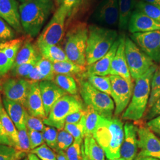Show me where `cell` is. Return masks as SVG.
Returning <instances> with one entry per match:
<instances>
[{"label": "cell", "mask_w": 160, "mask_h": 160, "mask_svg": "<svg viewBox=\"0 0 160 160\" xmlns=\"http://www.w3.org/2000/svg\"><path fill=\"white\" fill-rule=\"evenodd\" d=\"M157 68L155 64L144 74L135 81L131 100L122 115L123 119L135 122L143 118L147 109L150 96L151 81Z\"/></svg>", "instance_id": "cell-3"}, {"label": "cell", "mask_w": 160, "mask_h": 160, "mask_svg": "<svg viewBox=\"0 0 160 160\" xmlns=\"http://www.w3.org/2000/svg\"><path fill=\"white\" fill-rule=\"evenodd\" d=\"M147 125L151 129H157L160 131V116L148 121Z\"/></svg>", "instance_id": "cell-51"}, {"label": "cell", "mask_w": 160, "mask_h": 160, "mask_svg": "<svg viewBox=\"0 0 160 160\" xmlns=\"http://www.w3.org/2000/svg\"><path fill=\"white\" fill-rule=\"evenodd\" d=\"M36 66L39 69L40 74L43 77L44 80L53 81L55 74L52 62L40 55L36 63Z\"/></svg>", "instance_id": "cell-34"}, {"label": "cell", "mask_w": 160, "mask_h": 160, "mask_svg": "<svg viewBox=\"0 0 160 160\" xmlns=\"http://www.w3.org/2000/svg\"><path fill=\"white\" fill-rule=\"evenodd\" d=\"M31 150L36 148L45 143L43 133L41 132L28 129Z\"/></svg>", "instance_id": "cell-46"}, {"label": "cell", "mask_w": 160, "mask_h": 160, "mask_svg": "<svg viewBox=\"0 0 160 160\" xmlns=\"http://www.w3.org/2000/svg\"><path fill=\"white\" fill-rule=\"evenodd\" d=\"M77 81L80 95L86 106L92 107L102 118H112L115 107L110 96L95 88L84 78Z\"/></svg>", "instance_id": "cell-5"}, {"label": "cell", "mask_w": 160, "mask_h": 160, "mask_svg": "<svg viewBox=\"0 0 160 160\" xmlns=\"http://www.w3.org/2000/svg\"><path fill=\"white\" fill-rule=\"evenodd\" d=\"M30 82L22 78H9L1 85L6 98L22 104L26 109Z\"/></svg>", "instance_id": "cell-13"}, {"label": "cell", "mask_w": 160, "mask_h": 160, "mask_svg": "<svg viewBox=\"0 0 160 160\" xmlns=\"http://www.w3.org/2000/svg\"><path fill=\"white\" fill-rule=\"evenodd\" d=\"M130 38L154 62H160V30L133 33Z\"/></svg>", "instance_id": "cell-12"}, {"label": "cell", "mask_w": 160, "mask_h": 160, "mask_svg": "<svg viewBox=\"0 0 160 160\" xmlns=\"http://www.w3.org/2000/svg\"><path fill=\"white\" fill-rule=\"evenodd\" d=\"M92 18L96 22L106 26L118 24V0H102L93 12Z\"/></svg>", "instance_id": "cell-14"}, {"label": "cell", "mask_w": 160, "mask_h": 160, "mask_svg": "<svg viewBox=\"0 0 160 160\" xmlns=\"http://www.w3.org/2000/svg\"><path fill=\"white\" fill-rule=\"evenodd\" d=\"M40 55L52 63L69 61L65 51L57 45H46L38 47Z\"/></svg>", "instance_id": "cell-27"}, {"label": "cell", "mask_w": 160, "mask_h": 160, "mask_svg": "<svg viewBox=\"0 0 160 160\" xmlns=\"http://www.w3.org/2000/svg\"><path fill=\"white\" fill-rule=\"evenodd\" d=\"M134 160H160V159L151 157H148V156H143V155H137V157Z\"/></svg>", "instance_id": "cell-54"}, {"label": "cell", "mask_w": 160, "mask_h": 160, "mask_svg": "<svg viewBox=\"0 0 160 160\" xmlns=\"http://www.w3.org/2000/svg\"><path fill=\"white\" fill-rule=\"evenodd\" d=\"M92 137L103 149L107 159L120 157L124 128L120 119L114 117L106 119L100 116Z\"/></svg>", "instance_id": "cell-1"}, {"label": "cell", "mask_w": 160, "mask_h": 160, "mask_svg": "<svg viewBox=\"0 0 160 160\" xmlns=\"http://www.w3.org/2000/svg\"><path fill=\"white\" fill-rule=\"evenodd\" d=\"M27 78L29 80H31L32 82H39L44 81L43 77L40 74V71L39 70L37 66L36 65L33 70L30 72L29 75L28 76Z\"/></svg>", "instance_id": "cell-50"}, {"label": "cell", "mask_w": 160, "mask_h": 160, "mask_svg": "<svg viewBox=\"0 0 160 160\" xmlns=\"http://www.w3.org/2000/svg\"><path fill=\"white\" fill-rule=\"evenodd\" d=\"M159 116H160V97L150 108L147 109L144 114V120L149 121Z\"/></svg>", "instance_id": "cell-47"}, {"label": "cell", "mask_w": 160, "mask_h": 160, "mask_svg": "<svg viewBox=\"0 0 160 160\" xmlns=\"http://www.w3.org/2000/svg\"><path fill=\"white\" fill-rule=\"evenodd\" d=\"M135 9L142 12L155 21L160 23V7H159L140 0L137 1Z\"/></svg>", "instance_id": "cell-35"}, {"label": "cell", "mask_w": 160, "mask_h": 160, "mask_svg": "<svg viewBox=\"0 0 160 160\" xmlns=\"http://www.w3.org/2000/svg\"><path fill=\"white\" fill-rule=\"evenodd\" d=\"M23 38L15 39L0 43V50L3 52L7 57L13 63L16 60L17 53L23 43Z\"/></svg>", "instance_id": "cell-31"}, {"label": "cell", "mask_w": 160, "mask_h": 160, "mask_svg": "<svg viewBox=\"0 0 160 160\" xmlns=\"http://www.w3.org/2000/svg\"><path fill=\"white\" fill-rule=\"evenodd\" d=\"M24 154L12 147L0 144V160H20Z\"/></svg>", "instance_id": "cell-38"}, {"label": "cell", "mask_w": 160, "mask_h": 160, "mask_svg": "<svg viewBox=\"0 0 160 160\" xmlns=\"http://www.w3.org/2000/svg\"><path fill=\"white\" fill-rule=\"evenodd\" d=\"M85 109V136H93L100 116L90 106H86Z\"/></svg>", "instance_id": "cell-32"}, {"label": "cell", "mask_w": 160, "mask_h": 160, "mask_svg": "<svg viewBox=\"0 0 160 160\" xmlns=\"http://www.w3.org/2000/svg\"><path fill=\"white\" fill-rule=\"evenodd\" d=\"M137 128L138 145L140 152L138 155L148 156L160 160V139L152 130L145 125L143 120L134 122Z\"/></svg>", "instance_id": "cell-10"}, {"label": "cell", "mask_w": 160, "mask_h": 160, "mask_svg": "<svg viewBox=\"0 0 160 160\" xmlns=\"http://www.w3.org/2000/svg\"><path fill=\"white\" fill-rule=\"evenodd\" d=\"M40 55H41L38 53L34 46L30 42H26L18 52L12 68L24 63L37 61Z\"/></svg>", "instance_id": "cell-26"}, {"label": "cell", "mask_w": 160, "mask_h": 160, "mask_svg": "<svg viewBox=\"0 0 160 160\" xmlns=\"http://www.w3.org/2000/svg\"><path fill=\"white\" fill-rule=\"evenodd\" d=\"M22 160H28V159H27V158H25V159H23Z\"/></svg>", "instance_id": "cell-61"}, {"label": "cell", "mask_w": 160, "mask_h": 160, "mask_svg": "<svg viewBox=\"0 0 160 160\" xmlns=\"http://www.w3.org/2000/svg\"><path fill=\"white\" fill-rule=\"evenodd\" d=\"M39 87L47 118L52 108L58 100L68 94L59 87L52 81H42L39 82Z\"/></svg>", "instance_id": "cell-17"}, {"label": "cell", "mask_w": 160, "mask_h": 160, "mask_svg": "<svg viewBox=\"0 0 160 160\" xmlns=\"http://www.w3.org/2000/svg\"><path fill=\"white\" fill-rule=\"evenodd\" d=\"M111 81V95L115 109V116L120 115L130 103L133 90V83H129L118 75H109Z\"/></svg>", "instance_id": "cell-11"}, {"label": "cell", "mask_w": 160, "mask_h": 160, "mask_svg": "<svg viewBox=\"0 0 160 160\" xmlns=\"http://www.w3.org/2000/svg\"><path fill=\"white\" fill-rule=\"evenodd\" d=\"M28 160H41L37 155L30 152L28 155Z\"/></svg>", "instance_id": "cell-57"}, {"label": "cell", "mask_w": 160, "mask_h": 160, "mask_svg": "<svg viewBox=\"0 0 160 160\" xmlns=\"http://www.w3.org/2000/svg\"><path fill=\"white\" fill-rule=\"evenodd\" d=\"M118 34L114 29L97 25L88 26L87 42V66L95 63L106 55L118 39Z\"/></svg>", "instance_id": "cell-4"}, {"label": "cell", "mask_w": 160, "mask_h": 160, "mask_svg": "<svg viewBox=\"0 0 160 160\" xmlns=\"http://www.w3.org/2000/svg\"><path fill=\"white\" fill-rule=\"evenodd\" d=\"M137 0H118L119 22L118 27L120 30L128 29L132 13L135 10Z\"/></svg>", "instance_id": "cell-25"}, {"label": "cell", "mask_w": 160, "mask_h": 160, "mask_svg": "<svg viewBox=\"0 0 160 160\" xmlns=\"http://www.w3.org/2000/svg\"><path fill=\"white\" fill-rule=\"evenodd\" d=\"M0 144L8 145L16 149L18 146V130L1 102L0 103Z\"/></svg>", "instance_id": "cell-15"}, {"label": "cell", "mask_w": 160, "mask_h": 160, "mask_svg": "<svg viewBox=\"0 0 160 160\" xmlns=\"http://www.w3.org/2000/svg\"><path fill=\"white\" fill-rule=\"evenodd\" d=\"M57 160H68L65 152L63 151H58L57 152Z\"/></svg>", "instance_id": "cell-53"}, {"label": "cell", "mask_w": 160, "mask_h": 160, "mask_svg": "<svg viewBox=\"0 0 160 160\" xmlns=\"http://www.w3.org/2000/svg\"><path fill=\"white\" fill-rule=\"evenodd\" d=\"M29 114L44 119L46 118L42 98L40 92L39 82H31L27 99V107Z\"/></svg>", "instance_id": "cell-21"}, {"label": "cell", "mask_w": 160, "mask_h": 160, "mask_svg": "<svg viewBox=\"0 0 160 160\" xmlns=\"http://www.w3.org/2000/svg\"><path fill=\"white\" fill-rule=\"evenodd\" d=\"M81 98L77 95L67 94L55 103L47 118L43 121L48 126L61 131L64 129L66 118L69 115L84 109Z\"/></svg>", "instance_id": "cell-7"}, {"label": "cell", "mask_w": 160, "mask_h": 160, "mask_svg": "<svg viewBox=\"0 0 160 160\" xmlns=\"http://www.w3.org/2000/svg\"><path fill=\"white\" fill-rule=\"evenodd\" d=\"M46 126L43 123V120L40 118L33 116L30 114H28L26 119V128L29 130L36 131L42 132L44 131Z\"/></svg>", "instance_id": "cell-44"}, {"label": "cell", "mask_w": 160, "mask_h": 160, "mask_svg": "<svg viewBox=\"0 0 160 160\" xmlns=\"http://www.w3.org/2000/svg\"><path fill=\"white\" fill-rule=\"evenodd\" d=\"M125 52L130 74L134 81L155 65L154 61L129 37L125 38Z\"/></svg>", "instance_id": "cell-9"}, {"label": "cell", "mask_w": 160, "mask_h": 160, "mask_svg": "<svg viewBox=\"0 0 160 160\" xmlns=\"http://www.w3.org/2000/svg\"><path fill=\"white\" fill-rule=\"evenodd\" d=\"M83 78H86L92 87L98 90L109 96L111 95V81L109 75L99 76L94 75H84Z\"/></svg>", "instance_id": "cell-30"}, {"label": "cell", "mask_w": 160, "mask_h": 160, "mask_svg": "<svg viewBox=\"0 0 160 160\" xmlns=\"http://www.w3.org/2000/svg\"><path fill=\"white\" fill-rule=\"evenodd\" d=\"M45 142L55 152L58 151L57 145L58 133L56 128L52 126H46L42 132Z\"/></svg>", "instance_id": "cell-37"}, {"label": "cell", "mask_w": 160, "mask_h": 160, "mask_svg": "<svg viewBox=\"0 0 160 160\" xmlns=\"http://www.w3.org/2000/svg\"><path fill=\"white\" fill-rule=\"evenodd\" d=\"M4 107L17 130L26 128L28 112L22 104L7 98L3 99Z\"/></svg>", "instance_id": "cell-23"}, {"label": "cell", "mask_w": 160, "mask_h": 160, "mask_svg": "<svg viewBox=\"0 0 160 160\" xmlns=\"http://www.w3.org/2000/svg\"><path fill=\"white\" fill-rule=\"evenodd\" d=\"M38 61L29 63H24L16 67L12 68L13 74L17 77H23L27 78L30 72L36 65Z\"/></svg>", "instance_id": "cell-45"}, {"label": "cell", "mask_w": 160, "mask_h": 160, "mask_svg": "<svg viewBox=\"0 0 160 160\" xmlns=\"http://www.w3.org/2000/svg\"><path fill=\"white\" fill-rule=\"evenodd\" d=\"M19 7L17 0H0V17L14 30L21 32L23 28Z\"/></svg>", "instance_id": "cell-18"}, {"label": "cell", "mask_w": 160, "mask_h": 160, "mask_svg": "<svg viewBox=\"0 0 160 160\" xmlns=\"http://www.w3.org/2000/svg\"><path fill=\"white\" fill-rule=\"evenodd\" d=\"M137 128L131 122L124 126V138L120 148V157L125 160H133L137 155Z\"/></svg>", "instance_id": "cell-16"}, {"label": "cell", "mask_w": 160, "mask_h": 160, "mask_svg": "<svg viewBox=\"0 0 160 160\" xmlns=\"http://www.w3.org/2000/svg\"><path fill=\"white\" fill-rule=\"evenodd\" d=\"M141 1L160 7V0H141Z\"/></svg>", "instance_id": "cell-55"}, {"label": "cell", "mask_w": 160, "mask_h": 160, "mask_svg": "<svg viewBox=\"0 0 160 160\" xmlns=\"http://www.w3.org/2000/svg\"><path fill=\"white\" fill-rule=\"evenodd\" d=\"M160 97V67L155 71L151 81L150 96L149 98L147 109L150 108L157 100Z\"/></svg>", "instance_id": "cell-36"}, {"label": "cell", "mask_w": 160, "mask_h": 160, "mask_svg": "<svg viewBox=\"0 0 160 160\" xmlns=\"http://www.w3.org/2000/svg\"><path fill=\"white\" fill-rule=\"evenodd\" d=\"M88 36V26L85 23L76 24L68 32L65 50L69 60L82 66H87L86 48Z\"/></svg>", "instance_id": "cell-6"}, {"label": "cell", "mask_w": 160, "mask_h": 160, "mask_svg": "<svg viewBox=\"0 0 160 160\" xmlns=\"http://www.w3.org/2000/svg\"><path fill=\"white\" fill-rule=\"evenodd\" d=\"M18 1L22 2V3H24V2H26L27 1H31V0H18Z\"/></svg>", "instance_id": "cell-60"}, {"label": "cell", "mask_w": 160, "mask_h": 160, "mask_svg": "<svg viewBox=\"0 0 160 160\" xmlns=\"http://www.w3.org/2000/svg\"><path fill=\"white\" fill-rule=\"evenodd\" d=\"M73 137L68 132L62 129L58 134L57 145L58 151H66L74 142Z\"/></svg>", "instance_id": "cell-40"}, {"label": "cell", "mask_w": 160, "mask_h": 160, "mask_svg": "<svg viewBox=\"0 0 160 160\" xmlns=\"http://www.w3.org/2000/svg\"><path fill=\"white\" fill-rule=\"evenodd\" d=\"M14 63L7 57L5 53L0 50V75L6 74L12 68Z\"/></svg>", "instance_id": "cell-48"}, {"label": "cell", "mask_w": 160, "mask_h": 160, "mask_svg": "<svg viewBox=\"0 0 160 160\" xmlns=\"http://www.w3.org/2000/svg\"><path fill=\"white\" fill-rule=\"evenodd\" d=\"M81 151H82V160H92L85 153L83 143H82L81 145Z\"/></svg>", "instance_id": "cell-56"}, {"label": "cell", "mask_w": 160, "mask_h": 160, "mask_svg": "<svg viewBox=\"0 0 160 160\" xmlns=\"http://www.w3.org/2000/svg\"><path fill=\"white\" fill-rule=\"evenodd\" d=\"M69 12L62 4L55 12L51 20L40 33L38 40V47L57 45L62 39L65 24Z\"/></svg>", "instance_id": "cell-8"}, {"label": "cell", "mask_w": 160, "mask_h": 160, "mask_svg": "<svg viewBox=\"0 0 160 160\" xmlns=\"http://www.w3.org/2000/svg\"><path fill=\"white\" fill-rule=\"evenodd\" d=\"M53 81L68 94L77 95L79 88L73 77L67 75L57 74Z\"/></svg>", "instance_id": "cell-29"}, {"label": "cell", "mask_w": 160, "mask_h": 160, "mask_svg": "<svg viewBox=\"0 0 160 160\" xmlns=\"http://www.w3.org/2000/svg\"><path fill=\"white\" fill-rule=\"evenodd\" d=\"M83 145L85 153L91 160H105L103 149L92 136H85Z\"/></svg>", "instance_id": "cell-28"}, {"label": "cell", "mask_w": 160, "mask_h": 160, "mask_svg": "<svg viewBox=\"0 0 160 160\" xmlns=\"http://www.w3.org/2000/svg\"><path fill=\"white\" fill-rule=\"evenodd\" d=\"M107 160H124L123 158H121V157H119V158H111V159H107Z\"/></svg>", "instance_id": "cell-59"}, {"label": "cell", "mask_w": 160, "mask_h": 160, "mask_svg": "<svg viewBox=\"0 0 160 160\" xmlns=\"http://www.w3.org/2000/svg\"><path fill=\"white\" fill-rule=\"evenodd\" d=\"M78 0H62V5H63L69 12L71 11L72 8L76 4Z\"/></svg>", "instance_id": "cell-52"}, {"label": "cell", "mask_w": 160, "mask_h": 160, "mask_svg": "<svg viewBox=\"0 0 160 160\" xmlns=\"http://www.w3.org/2000/svg\"><path fill=\"white\" fill-rule=\"evenodd\" d=\"M85 114H86V109L84 108L69 115L66 118L65 124L77 123L85 116Z\"/></svg>", "instance_id": "cell-49"}, {"label": "cell", "mask_w": 160, "mask_h": 160, "mask_svg": "<svg viewBox=\"0 0 160 160\" xmlns=\"http://www.w3.org/2000/svg\"><path fill=\"white\" fill-rule=\"evenodd\" d=\"M15 36V32L12 27L0 17V43L12 40Z\"/></svg>", "instance_id": "cell-42"}, {"label": "cell", "mask_w": 160, "mask_h": 160, "mask_svg": "<svg viewBox=\"0 0 160 160\" xmlns=\"http://www.w3.org/2000/svg\"><path fill=\"white\" fill-rule=\"evenodd\" d=\"M53 7L52 0H31L22 3L19 7L20 21L26 33L32 37L39 34Z\"/></svg>", "instance_id": "cell-2"}, {"label": "cell", "mask_w": 160, "mask_h": 160, "mask_svg": "<svg viewBox=\"0 0 160 160\" xmlns=\"http://www.w3.org/2000/svg\"><path fill=\"white\" fill-rule=\"evenodd\" d=\"M125 36L120 37V43L111 65L110 75L120 76L129 83L132 84L133 80L130 74L125 57Z\"/></svg>", "instance_id": "cell-19"}, {"label": "cell", "mask_w": 160, "mask_h": 160, "mask_svg": "<svg viewBox=\"0 0 160 160\" xmlns=\"http://www.w3.org/2000/svg\"><path fill=\"white\" fill-rule=\"evenodd\" d=\"M30 152L37 155L41 160H57L55 152L46 143L31 150Z\"/></svg>", "instance_id": "cell-39"}, {"label": "cell", "mask_w": 160, "mask_h": 160, "mask_svg": "<svg viewBox=\"0 0 160 160\" xmlns=\"http://www.w3.org/2000/svg\"><path fill=\"white\" fill-rule=\"evenodd\" d=\"M81 145L77 141H74L72 144L65 151L68 160H82L81 151Z\"/></svg>", "instance_id": "cell-43"}, {"label": "cell", "mask_w": 160, "mask_h": 160, "mask_svg": "<svg viewBox=\"0 0 160 160\" xmlns=\"http://www.w3.org/2000/svg\"><path fill=\"white\" fill-rule=\"evenodd\" d=\"M18 146L17 150L23 153L30 152V142L27 128L18 130Z\"/></svg>", "instance_id": "cell-41"}, {"label": "cell", "mask_w": 160, "mask_h": 160, "mask_svg": "<svg viewBox=\"0 0 160 160\" xmlns=\"http://www.w3.org/2000/svg\"><path fill=\"white\" fill-rule=\"evenodd\" d=\"M64 130L68 132L74 139V141L82 143L85 137V118L84 116L79 122L75 124H65Z\"/></svg>", "instance_id": "cell-33"}, {"label": "cell", "mask_w": 160, "mask_h": 160, "mask_svg": "<svg viewBox=\"0 0 160 160\" xmlns=\"http://www.w3.org/2000/svg\"><path fill=\"white\" fill-rule=\"evenodd\" d=\"M55 75L62 74L77 77V80L83 78L87 71V66H82L70 61L53 63Z\"/></svg>", "instance_id": "cell-24"}, {"label": "cell", "mask_w": 160, "mask_h": 160, "mask_svg": "<svg viewBox=\"0 0 160 160\" xmlns=\"http://www.w3.org/2000/svg\"><path fill=\"white\" fill-rule=\"evenodd\" d=\"M152 131L154 132L155 133L158 137L160 139V130H157V129H152Z\"/></svg>", "instance_id": "cell-58"}, {"label": "cell", "mask_w": 160, "mask_h": 160, "mask_svg": "<svg viewBox=\"0 0 160 160\" xmlns=\"http://www.w3.org/2000/svg\"><path fill=\"white\" fill-rule=\"evenodd\" d=\"M128 30L132 34L160 30V23L135 9L131 17Z\"/></svg>", "instance_id": "cell-20"}, {"label": "cell", "mask_w": 160, "mask_h": 160, "mask_svg": "<svg viewBox=\"0 0 160 160\" xmlns=\"http://www.w3.org/2000/svg\"><path fill=\"white\" fill-rule=\"evenodd\" d=\"M1 100H0V103H1Z\"/></svg>", "instance_id": "cell-62"}, {"label": "cell", "mask_w": 160, "mask_h": 160, "mask_svg": "<svg viewBox=\"0 0 160 160\" xmlns=\"http://www.w3.org/2000/svg\"><path fill=\"white\" fill-rule=\"evenodd\" d=\"M120 43V38L116 40L113 45L108 53L95 63L87 66V71L84 75L108 76L110 74L111 65Z\"/></svg>", "instance_id": "cell-22"}]
</instances>
